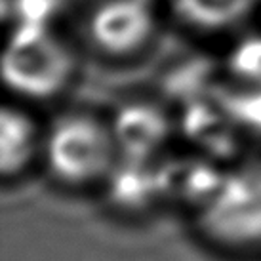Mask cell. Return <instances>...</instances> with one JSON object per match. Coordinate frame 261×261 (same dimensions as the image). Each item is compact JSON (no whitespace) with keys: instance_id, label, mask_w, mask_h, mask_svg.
<instances>
[{"instance_id":"6","label":"cell","mask_w":261,"mask_h":261,"mask_svg":"<svg viewBox=\"0 0 261 261\" xmlns=\"http://www.w3.org/2000/svg\"><path fill=\"white\" fill-rule=\"evenodd\" d=\"M261 0H170L183 21L202 33H223L242 23Z\"/></svg>"},{"instance_id":"1","label":"cell","mask_w":261,"mask_h":261,"mask_svg":"<svg viewBox=\"0 0 261 261\" xmlns=\"http://www.w3.org/2000/svg\"><path fill=\"white\" fill-rule=\"evenodd\" d=\"M193 223L208 246L232 257L261 255V156H246L218 174L195 204Z\"/></svg>"},{"instance_id":"4","label":"cell","mask_w":261,"mask_h":261,"mask_svg":"<svg viewBox=\"0 0 261 261\" xmlns=\"http://www.w3.org/2000/svg\"><path fill=\"white\" fill-rule=\"evenodd\" d=\"M160 31L156 0H95L84 17V40L95 56L126 63L143 56Z\"/></svg>"},{"instance_id":"3","label":"cell","mask_w":261,"mask_h":261,"mask_svg":"<svg viewBox=\"0 0 261 261\" xmlns=\"http://www.w3.org/2000/svg\"><path fill=\"white\" fill-rule=\"evenodd\" d=\"M76 67V50L50 23L14 25L2 56V76L15 101L38 103L58 97L71 86Z\"/></svg>"},{"instance_id":"2","label":"cell","mask_w":261,"mask_h":261,"mask_svg":"<svg viewBox=\"0 0 261 261\" xmlns=\"http://www.w3.org/2000/svg\"><path fill=\"white\" fill-rule=\"evenodd\" d=\"M120 159L113 122L97 113L65 111L44 128L40 164L61 187L107 185Z\"/></svg>"},{"instance_id":"5","label":"cell","mask_w":261,"mask_h":261,"mask_svg":"<svg viewBox=\"0 0 261 261\" xmlns=\"http://www.w3.org/2000/svg\"><path fill=\"white\" fill-rule=\"evenodd\" d=\"M44 128L27 103H4L0 113V174L4 183L17 181L40 164Z\"/></svg>"}]
</instances>
